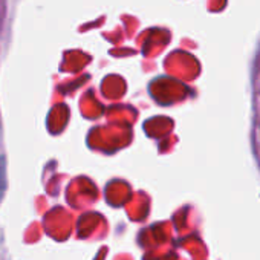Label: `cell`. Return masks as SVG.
<instances>
[{"mask_svg":"<svg viewBox=\"0 0 260 260\" xmlns=\"http://www.w3.org/2000/svg\"><path fill=\"white\" fill-rule=\"evenodd\" d=\"M7 190V161L4 156H0V202H2Z\"/></svg>","mask_w":260,"mask_h":260,"instance_id":"1","label":"cell"}]
</instances>
